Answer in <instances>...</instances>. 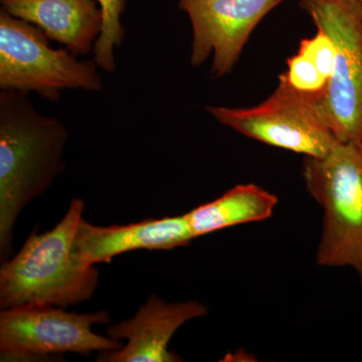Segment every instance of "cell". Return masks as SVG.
I'll use <instances>...</instances> for the list:
<instances>
[{"label": "cell", "instance_id": "cell-1", "mask_svg": "<svg viewBox=\"0 0 362 362\" xmlns=\"http://www.w3.org/2000/svg\"><path fill=\"white\" fill-rule=\"evenodd\" d=\"M70 138L63 121L39 111L28 94L0 90V257L13 247L23 209L65 171Z\"/></svg>", "mask_w": 362, "mask_h": 362}, {"label": "cell", "instance_id": "cell-2", "mask_svg": "<svg viewBox=\"0 0 362 362\" xmlns=\"http://www.w3.org/2000/svg\"><path fill=\"white\" fill-rule=\"evenodd\" d=\"M85 202L74 199L58 225L44 233L33 230L20 252L0 268V309L25 306H73L94 296L96 267L73 255L74 240Z\"/></svg>", "mask_w": 362, "mask_h": 362}, {"label": "cell", "instance_id": "cell-3", "mask_svg": "<svg viewBox=\"0 0 362 362\" xmlns=\"http://www.w3.org/2000/svg\"><path fill=\"white\" fill-rule=\"evenodd\" d=\"M302 175L324 211L316 263L350 267L362 286V146L339 140L325 156H304Z\"/></svg>", "mask_w": 362, "mask_h": 362}, {"label": "cell", "instance_id": "cell-4", "mask_svg": "<svg viewBox=\"0 0 362 362\" xmlns=\"http://www.w3.org/2000/svg\"><path fill=\"white\" fill-rule=\"evenodd\" d=\"M49 40L37 26L0 9V90L35 93L51 102L68 90H103L94 59L80 61L66 49H52Z\"/></svg>", "mask_w": 362, "mask_h": 362}, {"label": "cell", "instance_id": "cell-5", "mask_svg": "<svg viewBox=\"0 0 362 362\" xmlns=\"http://www.w3.org/2000/svg\"><path fill=\"white\" fill-rule=\"evenodd\" d=\"M317 30L332 40L334 69L321 100L338 140L362 146V4L358 0H299Z\"/></svg>", "mask_w": 362, "mask_h": 362}, {"label": "cell", "instance_id": "cell-6", "mask_svg": "<svg viewBox=\"0 0 362 362\" xmlns=\"http://www.w3.org/2000/svg\"><path fill=\"white\" fill-rule=\"evenodd\" d=\"M221 125L277 148L309 157H323L339 140L330 129L320 103L301 94L279 76L277 88L251 108L207 106Z\"/></svg>", "mask_w": 362, "mask_h": 362}, {"label": "cell", "instance_id": "cell-7", "mask_svg": "<svg viewBox=\"0 0 362 362\" xmlns=\"http://www.w3.org/2000/svg\"><path fill=\"white\" fill-rule=\"evenodd\" d=\"M110 322L107 311L78 314L56 306L4 309L0 311L1 361L66 352L115 351L123 347L120 340L93 331L96 324Z\"/></svg>", "mask_w": 362, "mask_h": 362}, {"label": "cell", "instance_id": "cell-8", "mask_svg": "<svg viewBox=\"0 0 362 362\" xmlns=\"http://www.w3.org/2000/svg\"><path fill=\"white\" fill-rule=\"evenodd\" d=\"M285 0H177L189 18L192 44L189 63L199 68L213 56L211 75H230L255 28Z\"/></svg>", "mask_w": 362, "mask_h": 362}, {"label": "cell", "instance_id": "cell-9", "mask_svg": "<svg viewBox=\"0 0 362 362\" xmlns=\"http://www.w3.org/2000/svg\"><path fill=\"white\" fill-rule=\"evenodd\" d=\"M209 314L199 301L168 302L151 295L134 316L109 326L107 335L126 344L115 351L101 352L100 362H178L180 356L168 349L181 326Z\"/></svg>", "mask_w": 362, "mask_h": 362}, {"label": "cell", "instance_id": "cell-10", "mask_svg": "<svg viewBox=\"0 0 362 362\" xmlns=\"http://www.w3.org/2000/svg\"><path fill=\"white\" fill-rule=\"evenodd\" d=\"M187 214L145 220L125 226H99L83 218L78 226L73 255L81 263H110L124 252L136 250H173L194 240Z\"/></svg>", "mask_w": 362, "mask_h": 362}, {"label": "cell", "instance_id": "cell-11", "mask_svg": "<svg viewBox=\"0 0 362 362\" xmlns=\"http://www.w3.org/2000/svg\"><path fill=\"white\" fill-rule=\"evenodd\" d=\"M6 13L33 23L75 56L94 51L103 13L98 0H0Z\"/></svg>", "mask_w": 362, "mask_h": 362}, {"label": "cell", "instance_id": "cell-12", "mask_svg": "<svg viewBox=\"0 0 362 362\" xmlns=\"http://www.w3.org/2000/svg\"><path fill=\"white\" fill-rule=\"evenodd\" d=\"M278 204V197L254 185L230 188L213 202L201 204L187 214L195 239L243 223L268 220Z\"/></svg>", "mask_w": 362, "mask_h": 362}, {"label": "cell", "instance_id": "cell-13", "mask_svg": "<svg viewBox=\"0 0 362 362\" xmlns=\"http://www.w3.org/2000/svg\"><path fill=\"white\" fill-rule=\"evenodd\" d=\"M103 13V28L94 47V61L106 73H115V51L122 45L125 28L121 21L127 0H98Z\"/></svg>", "mask_w": 362, "mask_h": 362}, {"label": "cell", "instance_id": "cell-14", "mask_svg": "<svg viewBox=\"0 0 362 362\" xmlns=\"http://www.w3.org/2000/svg\"><path fill=\"white\" fill-rule=\"evenodd\" d=\"M281 76L293 89L315 98L319 102L325 96L329 87L330 78L324 75L310 58L299 52L288 59L287 70Z\"/></svg>", "mask_w": 362, "mask_h": 362}, {"label": "cell", "instance_id": "cell-15", "mask_svg": "<svg viewBox=\"0 0 362 362\" xmlns=\"http://www.w3.org/2000/svg\"><path fill=\"white\" fill-rule=\"evenodd\" d=\"M358 1L362 4V0H358Z\"/></svg>", "mask_w": 362, "mask_h": 362}]
</instances>
